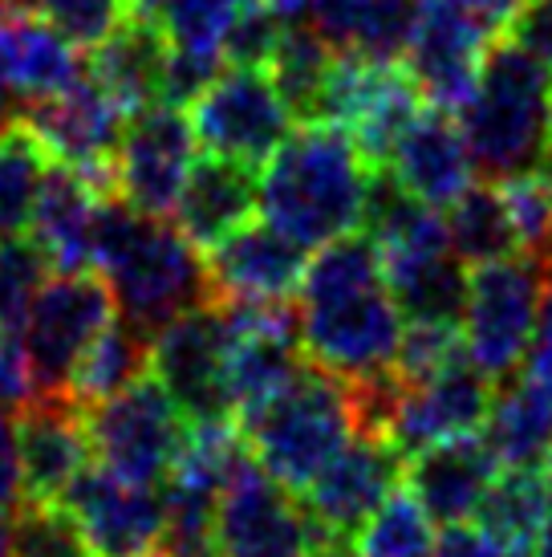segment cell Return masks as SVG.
I'll return each mask as SVG.
<instances>
[{
	"mask_svg": "<svg viewBox=\"0 0 552 557\" xmlns=\"http://www.w3.org/2000/svg\"><path fill=\"white\" fill-rule=\"evenodd\" d=\"M301 342L313 362L341 379L382 371L394 362L402 310L382 273L378 245L350 233L317 248L301 281Z\"/></svg>",
	"mask_w": 552,
	"mask_h": 557,
	"instance_id": "cell-1",
	"label": "cell"
},
{
	"mask_svg": "<svg viewBox=\"0 0 552 557\" xmlns=\"http://www.w3.org/2000/svg\"><path fill=\"white\" fill-rule=\"evenodd\" d=\"M369 163L334 123H305L280 143L261 175V212L305 248H325L362 228Z\"/></svg>",
	"mask_w": 552,
	"mask_h": 557,
	"instance_id": "cell-2",
	"label": "cell"
},
{
	"mask_svg": "<svg viewBox=\"0 0 552 557\" xmlns=\"http://www.w3.org/2000/svg\"><path fill=\"white\" fill-rule=\"evenodd\" d=\"M93 269L102 273L123 318L159 334L179 313L212 301L208 264L179 228L138 212L123 196H106L93 224Z\"/></svg>",
	"mask_w": 552,
	"mask_h": 557,
	"instance_id": "cell-3",
	"label": "cell"
},
{
	"mask_svg": "<svg viewBox=\"0 0 552 557\" xmlns=\"http://www.w3.org/2000/svg\"><path fill=\"white\" fill-rule=\"evenodd\" d=\"M455 119L479 175L500 184L537 171L549 156L552 70L512 37H495L484 53L476 90Z\"/></svg>",
	"mask_w": 552,
	"mask_h": 557,
	"instance_id": "cell-4",
	"label": "cell"
},
{
	"mask_svg": "<svg viewBox=\"0 0 552 557\" xmlns=\"http://www.w3.org/2000/svg\"><path fill=\"white\" fill-rule=\"evenodd\" d=\"M236 423L256 465L289 493H305L322 476V468L357 435L346 379L325 371L313 358L273 399L240 411Z\"/></svg>",
	"mask_w": 552,
	"mask_h": 557,
	"instance_id": "cell-5",
	"label": "cell"
},
{
	"mask_svg": "<svg viewBox=\"0 0 552 557\" xmlns=\"http://www.w3.org/2000/svg\"><path fill=\"white\" fill-rule=\"evenodd\" d=\"M540 310V261L528 252L476 264L467 277L463 342L467 358L491 383L516 374L528 358Z\"/></svg>",
	"mask_w": 552,
	"mask_h": 557,
	"instance_id": "cell-6",
	"label": "cell"
},
{
	"mask_svg": "<svg viewBox=\"0 0 552 557\" xmlns=\"http://www.w3.org/2000/svg\"><path fill=\"white\" fill-rule=\"evenodd\" d=\"M86 428L98 468L130 484H159L175 465L187 416L154 374H142L126 391L90 407Z\"/></svg>",
	"mask_w": 552,
	"mask_h": 557,
	"instance_id": "cell-7",
	"label": "cell"
},
{
	"mask_svg": "<svg viewBox=\"0 0 552 557\" xmlns=\"http://www.w3.org/2000/svg\"><path fill=\"white\" fill-rule=\"evenodd\" d=\"M25 123L33 126V135L41 139L53 163L74 168L98 196H118L114 156H118L130 114L93 74H81L62 94L29 102Z\"/></svg>",
	"mask_w": 552,
	"mask_h": 557,
	"instance_id": "cell-8",
	"label": "cell"
},
{
	"mask_svg": "<svg viewBox=\"0 0 552 557\" xmlns=\"http://www.w3.org/2000/svg\"><path fill=\"white\" fill-rule=\"evenodd\" d=\"M423 107H427V98L411 78V70H399L394 62L338 53L317 123L341 126L374 168H386L394 143L423 114Z\"/></svg>",
	"mask_w": 552,
	"mask_h": 557,
	"instance_id": "cell-9",
	"label": "cell"
},
{
	"mask_svg": "<svg viewBox=\"0 0 552 557\" xmlns=\"http://www.w3.org/2000/svg\"><path fill=\"white\" fill-rule=\"evenodd\" d=\"M114 318V294L93 273H58L33 297L29 313L21 322V342L29 350L37 395H70L81 350Z\"/></svg>",
	"mask_w": 552,
	"mask_h": 557,
	"instance_id": "cell-10",
	"label": "cell"
},
{
	"mask_svg": "<svg viewBox=\"0 0 552 557\" xmlns=\"http://www.w3.org/2000/svg\"><path fill=\"white\" fill-rule=\"evenodd\" d=\"M289 107L280 102L273 78L264 70L228 65L208 90L191 102V126L200 147L212 156L240 159L248 168H264L289 135Z\"/></svg>",
	"mask_w": 552,
	"mask_h": 557,
	"instance_id": "cell-11",
	"label": "cell"
},
{
	"mask_svg": "<svg viewBox=\"0 0 552 557\" xmlns=\"http://www.w3.org/2000/svg\"><path fill=\"white\" fill-rule=\"evenodd\" d=\"M313 542L305 505L280 480L256 460L236 468L215 505V557H305Z\"/></svg>",
	"mask_w": 552,
	"mask_h": 557,
	"instance_id": "cell-12",
	"label": "cell"
},
{
	"mask_svg": "<svg viewBox=\"0 0 552 557\" xmlns=\"http://www.w3.org/2000/svg\"><path fill=\"white\" fill-rule=\"evenodd\" d=\"M406 451L390 435L357 432L346 448L322 468V476L301 493L313 537H341L350 542L369 521V512L399 488L406 476Z\"/></svg>",
	"mask_w": 552,
	"mask_h": 557,
	"instance_id": "cell-13",
	"label": "cell"
},
{
	"mask_svg": "<svg viewBox=\"0 0 552 557\" xmlns=\"http://www.w3.org/2000/svg\"><path fill=\"white\" fill-rule=\"evenodd\" d=\"M495 41V29L460 0H423L414 25L406 70L418 82L427 107L460 114L476 90L484 53Z\"/></svg>",
	"mask_w": 552,
	"mask_h": 557,
	"instance_id": "cell-14",
	"label": "cell"
},
{
	"mask_svg": "<svg viewBox=\"0 0 552 557\" xmlns=\"http://www.w3.org/2000/svg\"><path fill=\"white\" fill-rule=\"evenodd\" d=\"M196 126L184 107H154L138 110L126 123L114 171H118V196L135 203L147 216H167L179 203V191L187 184V171L196 163Z\"/></svg>",
	"mask_w": 552,
	"mask_h": 557,
	"instance_id": "cell-15",
	"label": "cell"
},
{
	"mask_svg": "<svg viewBox=\"0 0 552 557\" xmlns=\"http://www.w3.org/2000/svg\"><path fill=\"white\" fill-rule=\"evenodd\" d=\"M90 557H151L167 537V505L154 484H130L106 468H86L62 493Z\"/></svg>",
	"mask_w": 552,
	"mask_h": 557,
	"instance_id": "cell-16",
	"label": "cell"
},
{
	"mask_svg": "<svg viewBox=\"0 0 552 557\" xmlns=\"http://www.w3.org/2000/svg\"><path fill=\"white\" fill-rule=\"evenodd\" d=\"M224 355H228L224 318H219V306L208 301L200 310L179 313L154 334L151 374L167 387V395L179 403L187 419L231 416L228 387H224Z\"/></svg>",
	"mask_w": 552,
	"mask_h": 557,
	"instance_id": "cell-17",
	"label": "cell"
},
{
	"mask_svg": "<svg viewBox=\"0 0 552 557\" xmlns=\"http://www.w3.org/2000/svg\"><path fill=\"white\" fill-rule=\"evenodd\" d=\"M16 451L25 500L58 505L93 460L86 407L70 395H37L25 411H16Z\"/></svg>",
	"mask_w": 552,
	"mask_h": 557,
	"instance_id": "cell-18",
	"label": "cell"
},
{
	"mask_svg": "<svg viewBox=\"0 0 552 557\" xmlns=\"http://www.w3.org/2000/svg\"><path fill=\"white\" fill-rule=\"evenodd\" d=\"M212 301H289L305 281V245L276 224H244L228 240L208 248Z\"/></svg>",
	"mask_w": 552,
	"mask_h": 557,
	"instance_id": "cell-19",
	"label": "cell"
},
{
	"mask_svg": "<svg viewBox=\"0 0 552 557\" xmlns=\"http://www.w3.org/2000/svg\"><path fill=\"white\" fill-rule=\"evenodd\" d=\"M491 379L479 371L472 358H460L455 367L435 374L427 383H414L402 391L399 416L390 428V440L406 456L430 448L451 435H472L488 423L491 411Z\"/></svg>",
	"mask_w": 552,
	"mask_h": 557,
	"instance_id": "cell-20",
	"label": "cell"
},
{
	"mask_svg": "<svg viewBox=\"0 0 552 557\" xmlns=\"http://www.w3.org/2000/svg\"><path fill=\"white\" fill-rule=\"evenodd\" d=\"M500 476V460L484 435H451L430 448L414 451L406 465V484L418 505L435 517V525H463L476 521V509L491 480Z\"/></svg>",
	"mask_w": 552,
	"mask_h": 557,
	"instance_id": "cell-21",
	"label": "cell"
},
{
	"mask_svg": "<svg viewBox=\"0 0 552 557\" xmlns=\"http://www.w3.org/2000/svg\"><path fill=\"white\" fill-rule=\"evenodd\" d=\"M386 168L414 200L430 208H451L463 196V187L472 184L476 163L460 131V119H451L447 110L423 107V114L394 143Z\"/></svg>",
	"mask_w": 552,
	"mask_h": 557,
	"instance_id": "cell-22",
	"label": "cell"
},
{
	"mask_svg": "<svg viewBox=\"0 0 552 557\" xmlns=\"http://www.w3.org/2000/svg\"><path fill=\"white\" fill-rule=\"evenodd\" d=\"M256 208H261L256 168L208 151V159H196L187 171V184L175 203V220H179V233L208 252L219 240H228L236 228H244Z\"/></svg>",
	"mask_w": 552,
	"mask_h": 557,
	"instance_id": "cell-23",
	"label": "cell"
},
{
	"mask_svg": "<svg viewBox=\"0 0 552 557\" xmlns=\"http://www.w3.org/2000/svg\"><path fill=\"white\" fill-rule=\"evenodd\" d=\"M390 294L406 322H463L467 310V264L451 245L378 248Z\"/></svg>",
	"mask_w": 552,
	"mask_h": 557,
	"instance_id": "cell-24",
	"label": "cell"
},
{
	"mask_svg": "<svg viewBox=\"0 0 552 557\" xmlns=\"http://www.w3.org/2000/svg\"><path fill=\"white\" fill-rule=\"evenodd\" d=\"M106 196H98L74 168L46 171V184L33 208V240L46 252L49 269L58 273H86L93 269V224Z\"/></svg>",
	"mask_w": 552,
	"mask_h": 557,
	"instance_id": "cell-25",
	"label": "cell"
},
{
	"mask_svg": "<svg viewBox=\"0 0 552 557\" xmlns=\"http://www.w3.org/2000/svg\"><path fill=\"white\" fill-rule=\"evenodd\" d=\"M500 468H544L552 460V379L528 371L500 379L484 423Z\"/></svg>",
	"mask_w": 552,
	"mask_h": 557,
	"instance_id": "cell-26",
	"label": "cell"
},
{
	"mask_svg": "<svg viewBox=\"0 0 552 557\" xmlns=\"http://www.w3.org/2000/svg\"><path fill=\"white\" fill-rule=\"evenodd\" d=\"M167 53L171 41L163 25L130 13L102 46L90 49V74L135 119L138 110L163 102V65H167Z\"/></svg>",
	"mask_w": 552,
	"mask_h": 557,
	"instance_id": "cell-27",
	"label": "cell"
},
{
	"mask_svg": "<svg viewBox=\"0 0 552 557\" xmlns=\"http://www.w3.org/2000/svg\"><path fill=\"white\" fill-rule=\"evenodd\" d=\"M0 62L21 102H41L81 78L74 41L53 21H37L29 13L0 16Z\"/></svg>",
	"mask_w": 552,
	"mask_h": 557,
	"instance_id": "cell-28",
	"label": "cell"
},
{
	"mask_svg": "<svg viewBox=\"0 0 552 557\" xmlns=\"http://www.w3.org/2000/svg\"><path fill=\"white\" fill-rule=\"evenodd\" d=\"M423 0H325L309 21L338 53L399 62L406 58Z\"/></svg>",
	"mask_w": 552,
	"mask_h": 557,
	"instance_id": "cell-29",
	"label": "cell"
},
{
	"mask_svg": "<svg viewBox=\"0 0 552 557\" xmlns=\"http://www.w3.org/2000/svg\"><path fill=\"white\" fill-rule=\"evenodd\" d=\"M552 512V484L544 468H504L476 509V525L507 557L532 554Z\"/></svg>",
	"mask_w": 552,
	"mask_h": 557,
	"instance_id": "cell-30",
	"label": "cell"
},
{
	"mask_svg": "<svg viewBox=\"0 0 552 557\" xmlns=\"http://www.w3.org/2000/svg\"><path fill=\"white\" fill-rule=\"evenodd\" d=\"M151 346L154 334H147L142 325H135L130 318H110L77 358L70 374V399L90 411L110 395L138 383L142 374H151Z\"/></svg>",
	"mask_w": 552,
	"mask_h": 557,
	"instance_id": "cell-31",
	"label": "cell"
},
{
	"mask_svg": "<svg viewBox=\"0 0 552 557\" xmlns=\"http://www.w3.org/2000/svg\"><path fill=\"white\" fill-rule=\"evenodd\" d=\"M338 62V49L325 41L313 25H285L280 46H276L273 62H268V78H273L280 102L289 107L297 123H317L322 119V98L329 86Z\"/></svg>",
	"mask_w": 552,
	"mask_h": 557,
	"instance_id": "cell-32",
	"label": "cell"
},
{
	"mask_svg": "<svg viewBox=\"0 0 552 557\" xmlns=\"http://www.w3.org/2000/svg\"><path fill=\"white\" fill-rule=\"evenodd\" d=\"M447 240L467 269L524 252L504 191L491 184H467L460 200L447 208Z\"/></svg>",
	"mask_w": 552,
	"mask_h": 557,
	"instance_id": "cell-33",
	"label": "cell"
},
{
	"mask_svg": "<svg viewBox=\"0 0 552 557\" xmlns=\"http://www.w3.org/2000/svg\"><path fill=\"white\" fill-rule=\"evenodd\" d=\"M46 171L49 151L25 119L0 135V240H13L33 224Z\"/></svg>",
	"mask_w": 552,
	"mask_h": 557,
	"instance_id": "cell-34",
	"label": "cell"
},
{
	"mask_svg": "<svg viewBox=\"0 0 552 557\" xmlns=\"http://www.w3.org/2000/svg\"><path fill=\"white\" fill-rule=\"evenodd\" d=\"M357 554L362 557H430L435 554V517L414 493L386 496L369 521L357 529Z\"/></svg>",
	"mask_w": 552,
	"mask_h": 557,
	"instance_id": "cell-35",
	"label": "cell"
},
{
	"mask_svg": "<svg viewBox=\"0 0 552 557\" xmlns=\"http://www.w3.org/2000/svg\"><path fill=\"white\" fill-rule=\"evenodd\" d=\"M9 557H90V549L62 500L58 505L25 500L9 529Z\"/></svg>",
	"mask_w": 552,
	"mask_h": 557,
	"instance_id": "cell-36",
	"label": "cell"
},
{
	"mask_svg": "<svg viewBox=\"0 0 552 557\" xmlns=\"http://www.w3.org/2000/svg\"><path fill=\"white\" fill-rule=\"evenodd\" d=\"M460 358H467V342L455 322H411L402 325L399 350H394L390 367L406 387H414V383H427L447 367H455Z\"/></svg>",
	"mask_w": 552,
	"mask_h": 557,
	"instance_id": "cell-37",
	"label": "cell"
},
{
	"mask_svg": "<svg viewBox=\"0 0 552 557\" xmlns=\"http://www.w3.org/2000/svg\"><path fill=\"white\" fill-rule=\"evenodd\" d=\"M240 4L244 0H167L159 25H163L171 46L224 58V37H228Z\"/></svg>",
	"mask_w": 552,
	"mask_h": 557,
	"instance_id": "cell-38",
	"label": "cell"
},
{
	"mask_svg": "<svg viewBox=\"0 0 552 557\" xmlns=\"http://www.w3.org/2000/svg\"><path fill=\"white\" fill-rule=\"evenodd\" d=\"M49 273L46 252L37 248V240H0V325L4 330H21L25 313H29L33 297L41 294Z\"/></svg>",
	"mask_w": 552,
	"mask_h": 557,
	"instance_id": "cell-39",
	"label": "cell"
},
{
	"mask_svg": "<svg viewBox=\"0 0 552 557\" xmlns=\"http://www.w3.org/2000/svg\"><path fill=\"white\" fill-rule=\"evenodd\" d=\"M504 203L512 212V224L520 233V248L528 257H549L552 252V200L549 187L540 180V171H524L512 180H500Z\"/></svg>",
	"mask_w": 552,
	"mask_h": 557,
	"instance_id": "cell-40",
	"label": "cell"
},
{
	"mask_svg": "<svg viewBox=\"0 0 552 557\" xmlns=\"http://www.w3.org/2000/svg\"><path fill=\"white\" fill-rule=\"evenodd\" d=\"M280 33H285V21L276 16L268 0H244L236 21H231L228 37H224V65L264 70L273 62L276 46H280Z\"/></svg>",
	"mask_w": 552,
	"mask_h": 557,
	"instance_id": "cell-41",
	"label": "cell"
},
{
	"mask_svg": "<svg viewBox=\"0 0 552 557\" xmlns=\"http://www.w3.org/2000/svg\"><path fill=\"white\" fill-rule=\"evenodd\" d=\"M41 9L81 49L102 46L110 33L130 16L126 0H41Z\"/></svg>",
	"mask_w": 552,
	"mask_h": 557,
	"instance_id": "cell-42",
	"label": "cell"
},
{
	"mask_svg": "<svg viewBox=\"0 0 552 557\" xmlns=\"http://www.w3.org/2000/svg\"><path fill=\"white\" fill-rule=\"evenodd\" d=\"M219 53H196V49L171 46L163 65V102L167 107H191L215 78H219Z\"/></svg>",
	"mask_w": 552,
	"mask_h": 557,
	"instance_id": "cell-43",
	"label": "cell"
},
{
	"mask_svg": "<svg viewBox=\"0 0 552 557\" xmlns=\"http://www.w3.org/2000/svg\"><path fill=\"white\" fill-rule=\"evenodd\" d=\"M37 399V374H33L29 350L21 334H4L0 338V407L4 411H25L29 403Z\"/></svg>",
	"mask_w": 552,
	"mask_h": 557,
	"instance_id": "cell-44",
	"label": "cell"
},
{
	"mask_svg": "<svg viewBox=\"0 0 552 557\" xmlns=\"http://www.w3.org/2000/svg\"><path fill=\"white\" fill-rule=\"evenodd\" d=\"M507 37L524 46L540 65L552 70V0H520V9L507 21Z\"/></svg>",
	"mask_w": 552,
	"mask_h": 557,
	"instance_id": "cell-45",
	"label": "cell"
},
{
	"mask_svg": "<svg viewBox=\"0 0 552 557\" xmlns=\"http://www.w3.org/2000/svg\"><path fill=\"white\" fill-rule=\"evenodd\" d=\"M21 505H25V484H21L16 423H13V411L0 407V521H13Z\"/></svg>",
	"mask_w": 552,
	"mask_h": 557,
	"instance_id": "cell-46",
	"label": "cell"
},
{
	"mask_svg": "<svg viewBox=\"0 0 552 557\" xmlns=\"http://www.w3.org/2000/svg\"><path fill=\"white\" fill-rule=\"evenodd\" d=\"M528 371L552 379V252L540 257V310H537V334L524 358Z\"/></svg>",
	"mask_w": 552,
	"mask_h": 557,
	"instance_id": "cell-47",
	"label": "cell"
},
{
	"mask_svg": "<svg viewBox=\"0 0 552 557\" xmlns=\"http://www.w3.org/2000/svg\"><path fill=\"white\" fill-rule=\"evenodd\" d=\"M430 557H507V554L479 525L463 521V525H447L443 537H435V554Z\"/></svg>",
	"mask_w": 552,
	"mask_h": 557,
	"instance_id": "cell-48",
	"label": "cell"
},
{
	"mask_svg": "<svg viewBox=\"0 0 552 557\" xmlns=\"http://www.w3.org/2000/svg\"><path fill=\"white\" fill-rule=\"evenodd\" d=\"M460 4H467L472 13L484 16V21H488V25H491L495 33L507 29V21H512V13L520 9V0H460Z\"/></svg>",
	"mask_w": 552,
	"mask_h": 557,
	"instance_id": "cell-49",
	"label": "cell"
},
{
	"mask_svg": "<svg viewBox=\"0 0 552 557\" xmlns=\"http://www.w3.org/2000/svg\"><path fill=\"white\" fill-rule=\"evenodd\" d=\"M25 119V110H21V94L13 90V82H9V74H4V62H0V135L9 131V126H16Z\"/></svg>",
	"mask_w": 552,
	"mask_h": 557,
	"instance_id": "cell-50",
	"label": "cell"
},
{
	"mask_svg": "<svg viewBox=\"0 0 552 557\" xmlns=\"http://www.w3.org/2000/svg\"><path fill=\"white\" fill-rule=\"evenodd\" d=\"M305 557H362V554L350 542H341V537H322V542L309 545Z\"/></svg>",
	"mask_w": 552,
	"mask_h": 557,
	"instance_id": "cell-51",
	"label": "cell"
},
{
	"mask_svg": "<svg viewBox=\"0 0 552 557\" xmlns=\"http://www.w3.org/2000/svg\"><path fill=\"white\" fill-rule=\"evenodd\" d=\"M151 557H215V549H187V545H159Z\"/></svg>",
	"mask_w": 552,
	"mask_h": 557,
	"instance_id": "cell-52",
	"label": "cell"
},
{
	"mask_svg": "<svg viewBox=\"0 0 552 557\" xmlns=\"http://www.w3.org/2000/svg\"><path fill=\"white\" fill-rule=\"evenodd\" d=\"M126 4H130V13H135V16L159 21V16H163V4H167V0H126Z\"/></svg>",
	"mask_w": 552,
	"mask_h": 557,
	"instance_id": "cell-53",
	"label": "cell"
},
{
	"mask_svg": "<svg viewBox=\"0 0 552 557\" xmlns=\"http://www.w3.org/2000/svg\"><path fill=\"white\" fill-rule=\"evenodd\" d=\"M532 554L552 557V512H549V521H544V533H540V542H537V549H532Z\"/></svg>",
	"mask_w": 552,
	"mask_h": 557,
	"instance_id": "cell-54",
	"label": "cell"
},
{
	"mask_svg": "<svg viewBox=\"0 0 552 557\" xmlns=\"http://www.w3.org/2000/svg\"><path fill=\"white\" fill-rule=\"evenodd\" d=\"M9 13H33V9H41V0H0Z\"/></svg>",
	"mask_w": 552,
	"mask_h": 557,
	"instance_id": "cell-55",
	"label": "cell"
},
{
	"mask_svg": "<svg viewBox=\"0 0 552 557\" xmlns=\"http://www.w3.org/2000/svg\"><path fill=\"white\" fill-rule=\"evenodd\" d=\"M540 180H544V187H549V200H552V151L544 156V163H540Z\"/></svg>",
	"mask_w": 552,
	"mask_h": 557,
	"instance_id": "cell-56",
	"label": "cell"
},
{
	"mask_svg": "<svg viewBox=\"0 0 552 557\" xmlns=\"http://www.w3.org/2000/svg\"><path fill=\"white\" fill-rule=\"evenodd\" d=\"M9 529L13 521H0V557H9Z\"/></svg>",
	"mask_w": 552,
	"mask_h": 557,
	"instance_id": "cell-57",
	"label": "cell"
},
{
	"mask_svg": "<svg viewBox=\"0 0 552 557\" xmlns=\"http://www.w3.org/2000/svg\"><path fill=\"white\" fill-rule=\"evenodd\" d=\"M544 476H549V484H552V460H549V465H544Z\"/></svg>",
	"mask_w": 552,
	"mask_h": 557,
	"instance_id": "cell-58",
	"label": "cell"
},
{
	"mask_svg": "<svg viewBox=\"0 0 552 557\" xmlns=\"http://www.w3.org/2000/svg\"><path fill=\"white\" fill-rule=\"evenodd\" d=\"M549 151H552V126H549Z\"/></svg>",
	"mask_w": 552,
	"mask_h": 557,
	"instance_id": "cell-59",
	"label": "cell"
},
{
	"mask_svg": "<svg viewBox=\"0 0 552 557\" xmlns=\"http://www.w3.org/2000/svg\"><path fill=\"white\" fill-rule=\"evenodd\" d=\"M4 334H9V330H4V325H0V338H4Z\"/></svg>",
	"mask_w": 552,
	"mask_h": 557,
	"instance_id": "cell-60",
	"label": "cell"
},
{
	"mask_svg": "<svg viewBox=\"0 0 552 557\" xmlns=\"http://www.w3.org/2000/svg\"><path fill=\"white\" fill-rule=\"evenodd\" d=\"M524 557H540V554H524Z\"/></svg>",
	"mask_w": 552,
	"mask_h": 557,
	"instance_id": "cell-61",
	"label": "cell"
}]
</instances>
